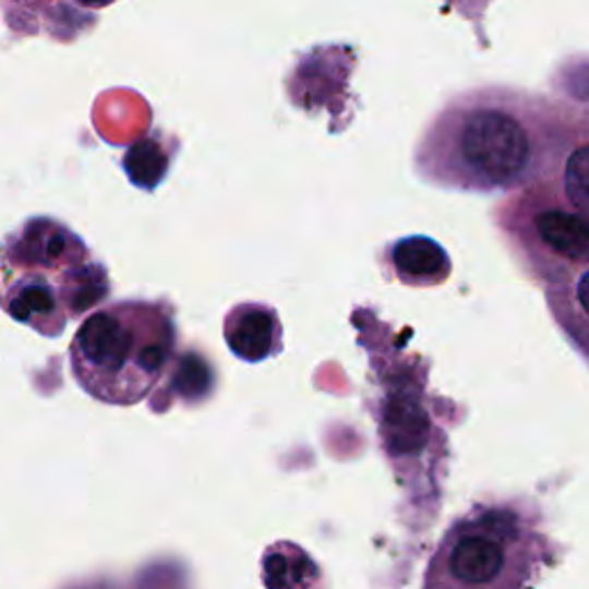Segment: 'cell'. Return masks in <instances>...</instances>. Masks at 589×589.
<instances>
[{
	"label": "cell",
	"mask_w": 589,
	"mask_h": 589,
	"mask_svg": "<svg viewBox=\"0 0 589 589\" xmlns=\"http://www.w3.org/2000/svg\"><path fill=\"white\" fill-rule=\"evenodd\" d=\"M5 3H12V5H28V0H5Z\"/></svg>",
	"instance_id": "obj_11"
},
{
	"label": "cell",
	"mask_w": 589,
	"mask_h": 589,
	"mask_svg": "<svg viewBox=\"0 0 589 589\" xmlns=\"http://www.w3.org/2000/svg\"><path fill=\"white\" fill-rule=\"evenodd\" d=\"M226 344L242 362L259 364L284 350V327L277 309L263 302L236 304L224 318Z\"/></svg>",
	"instance_id": "obj_6"
},
{
	"label": "cell",
	"mask_w": 589,
	"mask_h": 589,
	"mask_svg": "<svg viewBox=\"0 0 589 589\" xmlns=\"http://www.w3.org/2000/svg\"><path fill=\"white\" fill-rule=\"evenodd\" d=\"M587 139L585 116L543 95L477 86L447 99L414 145V173L468 194H514L555 178Z\"/></svg>",
	"instance_id": "obj_1"
},
{
	"label": "cell",
	"mask_w": 589,
	"mask_h": 589,
	"mask_svg": "<svg viewBox=\"0 0 589 589\" xmlns=\"http://www.w3.org/2000/svg\"><path fill=\"white\" fill-rule=\"evenodd\" d=\"M74 3L79 8H86V10H101V8L116 3V0H74Z\"/></svg>",
	"instance_id": "obj_10"
},
{
	"label": "cell",
	"mask_w": 589,
	"mask_h": 589,
	"mask_svg": "<svg viewBox=\"0 0 589 589\" xmlns=\"http://www.w3.org/2000/svg\"><path fill=\"white\" fill-rule=\"evenodd\" d=\"M539 522L532 504H474L437 543L422 589H532L553 562Z\"/></svg>",
	"instance_id": "obj_4"
},
{
	"label": "cell",
	"mask_w": 589,
	"mask_h": 589,
	"mask_svg": "<svg viewBox=\"0 0 589 589\" xmlns=\"http://www.w3.org/2000/svg\"><path fill=\"white\" fill-rule=\"evenodd\" d=\"M493 213L530 279L560 286L587 272L589 209H580L562 192L557 176L518 189Z\"/></svg>",
	"instance_id": "obj_5"
},
{
	"label": "cell",
	"mask_w": 589,
	"mask_h": 589,
	"mask_svg": "<svg viewBox=\"0 0 589 589\" xmlns=\"http://www.w3.org/2000/svg\"><path fill=\"white\" fill-rule=\"evenodd\" d=\"M3 306L14 321L56 336L111 292L109 275L74 230L28 219L0 244Z\"/></svg>",
	"instance_id": "obj_2"
},
{
	"label": "cell",
	"mask_w": 589,
	"mask_h": 589,
	"mask_svg": "<svg viewBox=\"0 0 589 589\" xmlns=\"http://www.w3.org/2000/svg\"><path fill=\"white\" fill-rule=\"evenodd\" d=\"M155 136L157 139H145L136 143L122 159V166L124 171H128L130 180L136 187L147 189V192H153L168 173V166H171V157L166 155V145L159 139L161 134L157 132Z\"/></svg>",
	"instance_id": "obj_9"
},
{
	"label": "cell",
	"mask_w": 589,
	"mask_h": 589,
	"mask_svg": "<svg viewBox=\"0 0 589 589\" xmlns=\"http://www.w3.org/2000/svg\"><path fill=\"white\" fill-rule=\"evenodd\" d=\"M176 309L166 300H124L88 315L70 354L79 385L104 404L132 406L173 362Z\"/></svg>",
	"instance_id": "obj_3"
},
{
	"label": "cell",
	"mask_w": 589,
	"mask_h": 589,
	"mask_svg": "<svg viewBox=\"0 0 589 589\" xmlns=\"http://www.w3.org/2000/svg\"><path fill=\"white\" fill-rule=\"evenodd\" d=\"M263 582L267 589H321L323 576L300 545L281 541L263 557Z\"/></svg>",
	"instance_id": "obj_8"
},
{
	"label": "cell",
	"mask_w": 589,
	"mask_h": 589,
	"mask_svg": "<svg viewBox=\"0 0 589 589\" xmlns=\"http://www.w3.org/2000/svg\"><path fill=\"white\" fill-rule=\"evenodd\" d=\"M385 277L410 288H435L452 277L447 249L426 236L401 238L385 247Z\"/></svg>",
	"instance_id": "obj_7"
}]
</instances>
